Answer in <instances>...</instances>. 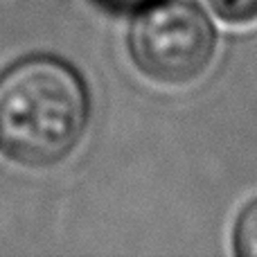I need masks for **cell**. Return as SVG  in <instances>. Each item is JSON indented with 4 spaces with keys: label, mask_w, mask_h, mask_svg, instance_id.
<instances>
[{
    "label": "cell",
    "mask_w": 257,
    "mask_h": 257,
    "mask_svg": "<svg viewBox=\"0 0 257 257\" xmlns=\"http://www.w3.org/2000/svg\"><path fill=\"white\" fill-rule=\"evenodd\" d=\"M88 108L86 86L70 66L27 59L0 79V149L16 163L50 167L81 140Z\"/></svg>",
    "instance_id": "6da1fadb"
},
{
    "label": "cell",
    "mask_w": 257,
    "mask_h": 257,
    "mask_svg": "<svg viewBox=\"0 0 257 257\" xmlns=\"http://www.w3.org/2000/svg\"><path fill=\"white\" fill-rule=\"evenodd\" d=\"M128 50L149 79L183 86L210 68L217 32L194 0H158L133 21Z\"/></svg>",
    "instance_id": "7a4b0ae2"
},
{
    "label": "cell",
    "mask_w": 257,
    "mask_h": 257,
    "mask_svg": "<svg viewBox=\"0 0 257 257\" xmlns=\"http://www.w3.org/2000/svg\"><path fill=\"white\" fill-rule=\"evenodd\" d=\"M232 244L239 257H257V199L250 201L237 217Z\"/></svg>",
    "instance_id": "3957f363"
},
{
    "label": "cell",
    "mask_w": 257,
    "mask_h": 257,
    "mask_svg": "<svg viewBox=\"0 0 257 257\" xmlns=\"http://www.w3.org/2000/svg\"><path fill=\"white\" fill-rule=\"evenodd\" d=\"M219 21L228 25H253L257 23V0H208Z\"/></svg>",
    "instance_id": "277c9868"
},
{
    "label": "cell",
    "mask_w": 257,
    "mask_h": 257,
    "mask_svg": "<svg viewBox=\"0 0 257 257\" xmlns=\"http://www.w3.org/2000/svg\"><path fill=\"white\" fill-rule=\"evenodd\" d=\"M120 3H131V0H120Z\"/></svg>",
    "instance_id": "5b68a950"
}]
</instances>
